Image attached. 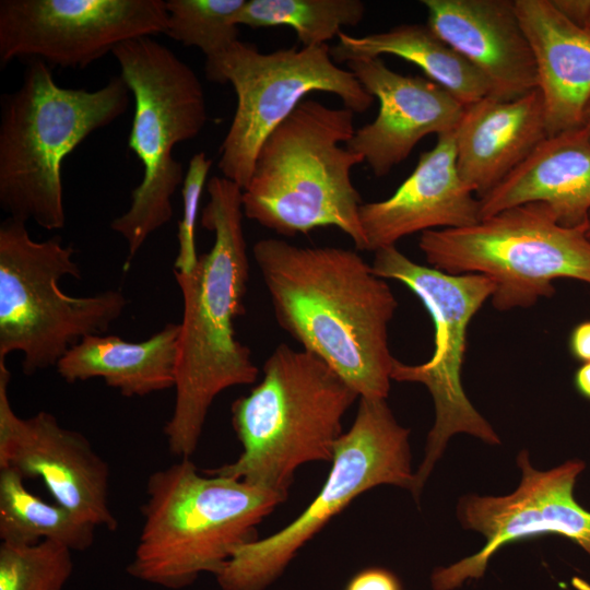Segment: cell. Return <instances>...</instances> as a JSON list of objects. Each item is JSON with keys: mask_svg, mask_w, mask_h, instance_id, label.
<instances>
[{"mask_svg": "<svg viewBox=\"0 0 590 590\" xmlns=\"http://www.w3.org/2000/svg\"><path fill=\"white\" fill-rule=\"evenodd\" d=\"M279 326L359 398L387 399L394 357L388 326L398 302L356 251L264 238L252 247Z\"/></svg>", "mask_w": 590, "mask_h": 590, "instance_id": "1", "label": "cell"}, {"mask_svg": "<svg viewBox=\"0 0 590 590\" xmlns=\"http://www.w3.org/2000/svg\"><path fill=\"white\" fill-rule=\"evenodd\" d=\"M206 190L201 225L213 233V245L190 272L174 271L184 308L175 404L164 434L169 452L181 459L197 449L214 399L231 387L253 384L259 373L250 349L235 332L249 279L243 189L214 176Z\"/></svg>", "mask_w": 590, "mask_h": 590, "instance_id": "2", "label": "cell"}, {"mask_svg": "<svg viewBox=\"0 0 590 590\" xmlns=\"http://www.w3.org/2000/svg\"><path fill=\"white\" fill-rule=\"evenodd\" d=\"M354 114L305 98L263 141L243 189L245 217L287 237L333 226L366 250L351 178L364 158L345 146Z\"/></svg>", "mask_w": 590, "mask_h": 590, "instance_id": "3", "label": "cell"}, {"mask_svg": "<svg viewBox=\"0 0 590 590\" xmlns=\"http://www.w3.org/2000/svg\"><path fill=\"white\" fill-rule=\"evenodd\" d=\"M26 61L21 85L0 102V206L55 231L66 224L62 162L122 116L132 94L120 74L94 91L67 88L43 60Z\"/></svg>", "mask_w": 590, "mask_h": 590, "instance_id": "4", "label": "cell"}, {"mask_svg": "<svg viewBox=\"0 0 590 590\" xmlns=\"http://www.w3.org/2000/svg\"><path fill=\"white\" fill-rule=\"evenodd\" d=\"M202 475L189 458L153 472L143 524L127 573L167 589L216 575L287 494L219 475Z\"/></svg>", "mask_w": 590, "mask_h": 590, "instance_id": "5", "label": "cell"}, {"mask_svg": "<svg viewBox=\"0 0 590 590\" xmlns=\"http://www.w3.org/2000/svg\"><path fill=\"white\" fill-rule=\"evenodd\" d=\"M357 398L319 357L280 344L266 359L261 381L231 406L241 453L205 473L287 494L300 465L331 462L343 416Z\"/></svg>", "mask_w": 590, "mask_h": 590, "instance_id": "6", "label": "cell"}, {"mask_svg": "<svg viewBox=\"0 0 590 590\" xmlns=\"http://www.w3.org/2000/svg\"><path fill=\"white\" fill-rule=\"evenodd\" d=\"M111 54L134 99L128 144L143 166L129 209L110 223L127 246L126 272L149 236L170 221L172 200L186 175L174 148L196 138L209 114L196 72L152 36L126 40Z\"/></svg>", "mask_w": 590, "mask_h": 590, "instance_id": "7", "label": "cell"}, {"mask_svg": "<svg viewBox=\"0 0 590 590\" xmlns=\"http://www.w3.org/2000/svg\"><path fill=\"white\" fill-rule=\"evenodd\" d=\"M74 252L57 235L33 239L24 222L0 225V359L22 353L25 375L56 367L82 339L107 333L128 305L120 290L62 292L63 276L81 279Z\"/></svg>", "mask_w": 590, "mask_h": 590, "instance_id": "8", "label": "cell"}, {"mask_svg": "<svg viewBox=\"0 0 590 590\" xmlns=\"http://www.w3.org/2000/svg\"><path fill=\"white\" fill-rule=\"evenodd\" d=\"M586 226L560 225L542 202L500 211L461 228L426 231L418 247L432 268L448 274H481L494 282L499 311L527 308L555 293L553 281L590 284Z\"/></svg>", "mask_w": 590, "mask_h": 590, "instance_id": "9", "label": "cell"}, {"mask_svg": "<svg viewBox=\"0 0 590 590\" xmlns=\"http://www.w3.org/2000/svg\"><path fill=\"white\" fill-rule=\"evenodd\" d=\"M410 429L386 399L359 398L355 420L338 440L330 473L311 504L284 529L239 546L215 575L223 590H264L297 551L359 494L381 484L412 492Z\"/></svg>", "mask_w": 590, "mask_h": 590, "instance_id": "10", "label": "cell"}, {"mask_svg": "<svg viewBox=\"0 0 590 590\" xmlns=\"http://www.w3.org/2000/svg\"><path fill=\"white\" fill-rule=\"evenodd\" d=\"M371 269L379 278L399 281L410 288L434 323V352L429 359L409 365L396 358L391 370L392 380L424 385L435 405V423L427 436L425 457L414 474L412 494L417 498L455 434L465 433L488 445L500 444L498 435L465 396L461 381L468 326L492 297L495 285L481 274L452 275L418 264L397 246L376 250Z\"/></svg>", "mask_w": 590, "mask_h": 590, "instance_id": "11", "label": "cell"}, {"mask_svg": "<svg viewBox=\"0 0 590 590\" xmlns=\"http://www.w3.org/2000/svg\"><path fill=\"white\" fill-rule=\"evenodd\" d=\"M204 72L212 82L229 83L237 97L217 166L223 177L241 189L250 179L263 141L306 95L331 93L355 114L368 110L375 99L347 68L337 64L327 44L266 54L237 40L205 61Z\"/></svg>", "mask_w": 590, "mask_h": 590, "instance_id": "12", "label": "cell"}, {"mask_svg": "<svg viewBox=\"0 0 590 590\" xmlns=\"http://www.w3.org/2000/svg\"><path fill=\"white\" fill-rule=\"evenodd\" d=\"M163 0H1L0 63L83 69L119 44L165 34Z\"/></svg>", "mask_w": 590, "mask_h": 590, "instance_id": "13", "label": "cell"}, {"mask_svg": "<svg viewBox=\"0 0 590 590\" xmlns=\"http://www.w3.org/2000/svg\"><path fill=\"white\" fill-rule=\"evenodd\" d=\"M517 464L522 477L514 493L460 498L457 516L461 526L482 533L486 542L476 554L436 568L432 575L434 590H453L468 579L481 578L489 558L502 546L535 535L560 534L590 555V511L574 497L575 483L586 468L585 462L570 460L539 471L522 450Z\"/></svg>", "mask_w": 590, "mask_h": 590, "instance_id": "14", "label": "cell"}, {"mask_svg": "<svg viewBox=\"0 0 590 590\" xmlns=\"http://www.w3.org/2000/svg\"><path fill=\"white\" fill-rule=\"evenodd\" d=\"M10 379L5 359H0V468L42 480L55 503L95 528L115 531L107 462L83 434L62 426L51 413L19 416L8 396Z\"/></svg>", "mask_w": 590, "mask_h": 590, "instance_id": "15", "label": "cell"}, {"mask_svg": "<svg viewBox=\"0 0 590 590\" xmlns=\"http://www.w3.org/2000/svg\"><path fill=\"white\" fill-rule=\"evenodd\" d=\"M346 67L379 108L345 146L361 155L377 177L402 163L423 138L453 132L461 120L464 106L427 78L396 72L381 58L353 60Z\"/></svg>", "mask_w": 590, "mask_h": 590, "instance_id": "16", "label": "cell"}, {"mask_svg": "<svg viewBox=\"0 0 590 590\" xmlns=\"http://www.w3.org/2000/svg\"><path fill=\"white\" fill-rule=\"evenodd\" d=\"M359 220L366 250L374 252L415 233L479 223L480 200L458 174L453 132L437 137L392 196L363 203Z\"/></svg>", "mask_w": 590, "mask_h": 590, "instance_id": "17", "label": "cell"}, {"mask_svg": "<svg viewBox=\"0 0 590 590\" xmlns=\"http://www.w3.org/2000/svg\"><path fill=\"white\" fill-rule=\"evenodd\" d=\"M427 26L487 81L491 96L538 88L532 50L511 0H422Z\"/></svg>", "mask_w": 590, "mask_h": 590, "instance_id": "18", "label": "cell"}, {"mask_svg": "<svg viewBox=\"0 0 590 590\" xmlns=\"http://www.w3.org/2000/svg\"><path fill=\"white\" fill-rule=\"evenodd\" d=\"M453 134L458 174L480 200L547 137L540 90L514 99L487 95L464 106Z\"/></svg>", "mask_w": 590, "mask_h": 590, "instance_id": "19", "label": "cell"}, {"mask_svg": "<svg viewBox=\"0 0 590 590\" xmlns=\"http://www.w3.org/2000/svg\"><path fill=\"white\" fill-rule=\"evenodd\" d=\"M533 54L547 137L582 126L590 99V32L553 0H515Z\"/></svg>", "mask_w": 590, "mask_h": 590, "instance_id": "20", "label": "cell"}, {"mask_svg": "<svg viewBox=\"0 0 590 590\" xmlns=\"http://www.w3.org/2000/svg\"><path fill=\"white\" fill-rule=\"evenodd\" d=\"M531 202L557 222L586 226L590 214V138L581 126L546 137L497 187L480 199L481 220Z\"/></svg>", "mask_w": 590, "mask_h": 590, "instance_id": "21", "label": "cell"}, {"mask_svg": "<svg viewBox=\"0 0 590 590\" xmlns=\"http://www.w3.org/2000/svg\"><path fill=\"white\" fill-rule=\"evenodd\" d=\"M179 323H166L141 342L93 334L71 347L56 365L68 384L103 378L125 397H144L176 386Z\"/></svg>", "mask_w": 590, "mask_h": 590, "instance_id": "22", "label": "cell"}, {"mask_svg": "<svg viewBox=\"0 0 590 590\" xmlns=\"http://www.w3.org/2000/svg\"><path fill=\"white\" fill-rule=\"evenodd\" d=\"M339 63L391 55L418 67L427 79L441 85L463 106L491 94L483 75L427 24H400L387 31L352 36L344 32L330 47Z\"/></svg>", "mask_w": 590, "mask_h": 590, "instance_id": "23", "label": "cell"}, {"mask_svg": "<svg viewBox=\"0 0 590 590\" xmlns=\"http://www.w3.org/2000/svg\"><path fill=\"white\" fill-rule=\"evenodd\" d=\"M14 469L0 468V539L3 543L34 545L56 542L71 551H85L94 542L95 527L58 503L31 493Z\"/></svg>", "mask_w": 590, "mask_h": 590, "instance_id": "24", "label": "cell"}, {"mask_svg": "<svg viewBox=\"0 0 590 590\" xmlns=\"http://www.w3.org/2000/svg\"><path fill=\"white\" fill-rule=\"evenodd\" d=\"M361 0H246L236 16L237 25L251 28L290 26L303 47L326 45L345 26L364 19Z\"/></svg>", "mask_w": 590, "mask_h": 590, "instance_id": "25", "label": "cell"}, {"mask_svg": "<svg viewBox=\"0 0 590 590\" xmlns=\"http://www.w3.org/2000/svg\"><path fill=\"white\" fill-rule=\"evenodd\" d=\"M246 0H167L165 34L199 48L205 61L225 52L238 39L236 16Z\"/></svg>", "mask_w": 590, "mask_h": 590, "instance_id": "26", "label": "cell"}, {"mask_svg": "<svg viewBox=\"0 0 590 590\" xmlns=\"http://www.w3.org/2000/svg\"><path fill=\"white\" fill-rule=\"evenodd\" d=\"M71 552L50 541L34 545L1 542L0 590H61L73 570Z\"/></svg>", "mask_w": 590, "mask_h": 590, "instance_id": "27", "label": "cell"}, {"mask_svg": "<svg viewBox=\"0 0 590 590\" xmlns=\"http://www.w3.org/2000/svg\"><path fill=\"white\" fill-rule=\"evenodd\" d=\"M211 166L212 160L200 152L191 157L185 175L181 188L182 216L177 233L178 253L174 263V271L179 273L190 272L199 259L194 232L201 193Z\"/></svg>", "mask_w": 590, "mask_h": 590, "instance_id": "28", "label": "cell"}, {"mask_svg": "<svg viewBox=\"0 0 590 590\" xmlns=\"http://www.w3.org/2000/svg\"><path fill=\"white\" fill-rule=\"evenodd\" d=\"M345 590H402L398 578L384 568H367L356 574Z\"/></svg>", "mask_w": 590, "mask_h": 590, "instance_id": "29", "label": "cell"}, {"mask_svg": "<svg viewBox=\"0 0 590 590\" xmlns=\"http://www.w3.org/2000/svg\"><path fill=\"white\" fill-rule=\"evenodd\" d=\"M568 347L577 361L590 362V319L574 327L569 334Z\"/></svg>", "mask_w": 590, "mask_h": 590, "instance_id": "30", "label": "cell"}, {"mask_svg": "<svg viewBox=\"0 0 590 590\" xmlns=\"http://www.w3.org/2000/svg\"><path fill=\"white\" fill-rule=\"evenodd\" d=\"M553 2L570 20L590 32V0H553Z\"/></svg>", "mask_w": 590, "mask_h": 590, "instance_id": "31", "label": "cell"}, {"mask_svg": "<svg viewBox=\"0 0 590 590\" xmlns=\"http://www.w3.org/2000/svg\"><path fill=\"white\" fill-rule=\"evenodd\" d=\"M574 384L577 391L583 398L590 400V362L583 363L577 368L574 376Z\"/></svg>", "mask_w": 590, "mask_h": 590, "instance_id": "32", "label": "cell"}, {"mask_svg": "<svg viewBox=\"0 0 590 590\" xmlns=\"http://www.w3.org/2000/svg\"><path fill=\"white\" fill-rule=\"evenodd\" d=\"M582 127L587 131L589 138H590V99L585 108L583 113V119H582Z\"/></svg>", "mask_w": 590, "mask_h": 590, "instance_id": "33", "label": "cell"}, {"mask_svg": "<svg viewBox=\"0 0 590 590\" xmlns=\"http://www.w3.org/2000/svg\"><path fill=\"white\" fill-rule=\"evenodd\" d=\"M586 235L590 240V214H589L588 222H587Z\"/></svg>", "mask_w": 590, "mask_h": 590, "instance_id": "34", "label": "cell"}]
</instances>
